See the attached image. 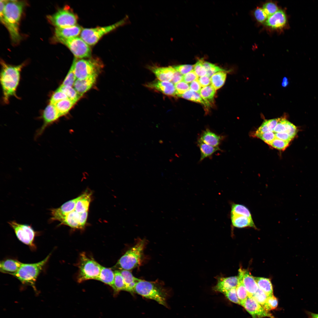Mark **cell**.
Here are the masks:
<instances>
[{
  "label": "cell",
  "mask_w": 318,
  "mask_h": 318,
  "mask_svg": "<svg viewBox=\"0 0 318 318\" xmlns=\"http://www.w3.org/2000/svg\"><path fill=\"white\" fill-rule=\"evenodd\" d=\"M98 74H94L83 79H77L74 83V88L78 93L82 96L90 89L95 83Z\"/></svg>",
  "instance_id": "obj_21"
},
{
  "label": "cell",
  "mask_w": 318,
  "mask_h": 318,
  "mask_svg": "<svg viewBox=\"0 0 318 318\" xmlns=\"http://www.w3.org/2000/svg\"><path fill=\"white\" fill-rule=\"evenodd\" d=\"M58 42L66 45L77 58H90L91 56L90 48L81 37L77 36L61 39Z\"/></svg>",
  "instance_id": "obj_10"
},
{
  "label": "cell",
  "mask_w": 318,
  "mask_h": 318,
  "mask_svg": "<svg viewBox=\"0 0 318 318\" xmlns=\"http://www.w3.org/2000/svg\"><path fill=\"white\" fill-rule=\"evenodd\" d=\"M120 271L126 286L127 291L132 293H134L135 285L140 279L134 277L129 270H122Z\"/></svg>",
  "instance_id": "obj_29"
},
{
  "label": "cell",
  "mask_w": 318,
  "mask_h": 318,
  "mask_svg": "<svg viewBox=\"0 0 318 318\" xmlns=\"http://www.w3.org/2000/svg\"><path fill=\"white\" fill-rule=\"evenodd\" d=\"M224 138V136L217 134L207 128L202 132L198 141L213 147H219Z\"/></svg>",
  "instance_id": "obj_19"
},
{
  "label": "cell",
  "mask_w": 318,
  "mask_h": 318,
  "mask_svg": "<svg viewBox=\"0 0 318 318\" xmlns=\"http://www.w3.org/2000/svg\"><path fill=\"white\" fill-rule=\"evenodd\" d=\"M289 143L275 138L270 145L278 150H284L288 145Z\"/></svg>",
  "instance_id": "obj_49"
},
{
  "label": "cell",
  "mask_w": 318,
  "mask_h": 318,
  "mask_svg": "<svg viewBox=\"0 0 318 318\" xmlns=\"http://www.w3.org/2000/svg\"><path fill=\"white\" fill-rule=\"evenodd\" d=\"M231 219L232 224L234 227L239 228L251 227L257 228L252 218L231 213Z\"/></svg>",
  "instance_id": "obj_22"
},
{
  "label": "cell",
  "mask_w": 318,
  "mask_h": 318,
  "mask_svg": "<svg viewBox=\"0 0 318 318\" xmlns=\"http://www.w3.org/2000/svg\"><path fill=\"white\" fill-rule=\"evenodd\" d=\"M74 210L68 214L60 224L65 225L77 229H82L80 223L81 214Z\"/></svg>",
  "instance_id": "obj_26"
},
{
  "label": "cell",
  "mask_w": 318,
  "mask_h": 318,
  "mask_svg": "<svg viewBox=\"0 0 318 318\" xmlns=\"http://www.w3.org/2000/svg\"><path fill=\"white\" fill-rule=\"evenodd\" d=\"M60 117L54 105L49 103L43 112L42 118L43 123L41 127L36 131L35 138L41 135L46 129Z\"/></svg>",
  "instance_id": "obj_12"
},
{
  "label": "cell",
  "mask_w": 318,
  "mask_h": 318,
  "mask_svg": "<svg viewBox=\"0 0 318 318\" xmlns=\"http://www.w3.org/2000/svg\"><path fill=\"white\" fill-rule=\"evenodd\" d=\"M8 223L20 241L28 246L31 249H35L34 241L37 233L31 226L19 223L15 221H9Z\"/></svg>",
  "instance_id": "obj_11"
},
{
  "label": "cell",
  "mask_w": 318,
  "mask_h": 318,
  "mask_svg": "<svg viewBox=\"0 0 318 318\" xmlns=\"http://www.w3.org/2000/svg\"><path fill=\"white\" fill-rule=\"evenodd\" d=\"M49 22L56 28H65L73 26L77 23V17L66 6L58 10L54 14L47 16Z\"/></svg>",
  "instance_id": "obj_9"
},
{
  "label": "cell",
  "mask_w": 318,
  "mask_h": 318,
  "mask_svg": "<svg viewBox=\"0 0 318 318\" xmlns=\"http://www.w3.org/2000/svg\"><path fill=\"white\" fill-rule=\"evenodd\" d=\"M254 16L257 20L260 23L265 21L268 16L262 8H258L254 11Z\"/></svg>",
  "instance_id": "obj_51"
},
{
  "label": "cell",
  "mask_w": 318,
  "mask_h": 318,
  "mask_svg": "<svg viewBox=\"0 0 318 318\" xmlns=\"http://www.w3.org/2000/svg\"><path fill=\"white\" fill-rule=\"evenodd\" d=\"M276 138L288 142L292 139L286 132H282L274 133Z\"/></svg>",
  "instance_id": "obj_53"
},
{
  "label": "cell",
  "mask_w": 318,
  "mask_h": 318,
  "mask_svg": "<svg viewBox=\"0 0 318 318\" xmlns=\"http://www.w3.org/2000/svg\"><path fill=\"white\" fill-rule=\"evenodd\" d=\"M242 306L250 314L252 318H275L252 297H248Z\"/></svg>",
  "instance_id": "obj_13"
},
{
  "label": "cell",
  "mask_w": 318,
  "mask_h": 318,
  "mask_svg": "<svg viewBox=\"0 0 318 318\" xmlns=\"http://www.w3.org/2000/svg\"><path fill=\"white\" fill-rule=\"evenodd\" d=\"M262 9L268 17L272 15L279 9L277 5L272 2H268L264 4Z\"/></svg>",
  "instance_id": "obj_45"
},
{
  "label": "cell",
  "mask_w": 318,
  "mask_h": 318,
  "mask_svg": "<svg viewBox=\"0 0 318 318\" xmlns=\"http://www.w3.org/2000/svg\"><path fill=\"white\" fill-rule=\"evenodd\" d=\"M198 77L193 70L183 76V81L187 83H191L198 80Z\"/></svg>",
  "instance_id": "obj_52"
},
{
  "label": "cell",
  "mask_w": 318,
  "mask_h": 318,
  "mask_svg": "<svg viewBox=\"0 0 318 318\" xmlns=\"http://www.w3.org/2000/svg\"><path fill=\"white\" fill-rule=\"evenodd\" d=\"M146 243L144 239L139 240L120 258L115 267L120 270L130 271L139 266L141 263Z\"/></svg>",
  "instance_id": "obj_4"
},
{
  "label": "cell",
  "mask_w": 318,
  "mask_h": 318,
  "mask_svg": "<svg viewBox=\"0 0 318 318\" xmlns=\"http://www.w3.org/2000/svg\"><path fill=\"white\" fill-rule=\"evenodd\" d=\"M58 88L67 95L68 99L75 103L82 96L72 87L61 85Z\"/></svg>",
  "instance_id": "obj_37"
},
{
  "label": "cell",
  "mask_w": 318,
  "mask_h": 318,
  "mask_svg": "<svg viewBox=\"0 0 318 318\" xmlns=\"http://www.w3.org/2000/svg\"><path fill=\"white\" fill-rule=\"evenodd\" d=\"M77 280L79 283L89 279H97L102 266L94 259L87 257L84 252L80 255Z\"/></svg>",
  "instance_id": "obj_7"
},
{
  "label": "cell",
  "mask_w": 318,
  "mask_h": 318,
  "mask_svg": "<svg viewBox=\"0 0 318 318\" xmlns=\"http://www.w3.org/2000/svg\"><path fill=\"white\" fill-rule=\"evenodd\" d=\"M82 29L77 25L65 28H56L54 32L55 39L58 42L61 39L77 37L81 33Z\"/></svg>",
  "instance_id": "obj_17"
},
{
  "label": "cell",
  "mask_w": 318,
  "mask_h": 318,
  "mask_svg": "<svg viewBox=\"0 0 318 318\" xmlns=\"http://www.w3.org/2000/svg\"><path fill=\"white\" fill-rule=\"evenodd\" d=\"M146 87L170 96L177 95L175 85L171 82L161 81L156 80L145 85Z\"/></svg>",
  "instance_id": "obj_15"
},
{
  "label": "cell",
  "mask_w": 318,
  "mask_h": 318,
  "mask_svg": "<svg viewBox=\"0 0 318 318\" xmlns=\"http://www.w3.org/2000/svg\"><path fill=\"white\" fill-rule=\"evenodd\" d=\"M177 96L200 103L203 105L206 109L210 107L211 106L203 99L199 93L193 91L190 89L183 94Z\"/></svg>",
  "instance_id": "obj_31"
},
{
  "label": "cell",
  "mask_w": 318,
  "mask_h": 318,
  "mask_svg": "<svg viewBox=\"0 0 318 318\" xmlns=\"http://www.w3.org/2000/svg\"><path fill=\"white\" fill-rule=\"evenodd\" d=\"M75 103L67 99L61 100L54 105L60 116L61 117L67 114Z\"/></svg>",
  "instance_id": "obj_32"
},
{
  "label": "cell",
  "mask_w": 318,
  "mask_h": 318,
  "mask_svg": "<svg viewBox=\"0 0 318 318\" xmlns=\"http://www.w3.org/2000/svg\"><path fill=\"white\" fill-rule=\"evenodd\" d=\"M255 135L269 145L276 138L274 133L270 131L262 133H255Z\"/></svg>",
  "instance_id": "obj_44"
},
{
  "label": "cell",
  "mask_w": 318,
  "mask_h": 318,
  "mask_svg": "<svg viewBox=\"0 0 318 318\" xmlns=\"http://www.w3.org/2000/svg\"><path fill=\"white\" fill-rule=\"evenodd\" d=\"M134 292L146 298L154 300L165 306L168 296L167 289L158 282L140 279L135 287Z\"/></svg>",
  "instance_id": "obj_3"
},
{
  "label": "cell",
  "mask_w": 318,
  "mask_h": 318,
  "mask_svg": "<svg viewBox=\"0 0 318 318\" xmlns=\"http://www.w3.org/2000/svg\"><path fill=\"white\" fill-rule=\"evenodd\" d=\"M114 272L115 277L114 286L112 288L115 294L121 290L127 291V287L124 278L120 270Z\"/></svg>",
  "instance_id": "obj_36"
},
{
  "label": "cell",
  "mask_w": 318,
  "mask_h": 318,
  "mask_svg": "<svg viewBox=\"0 0 318 318\" xmlns=\"http://www.w3.org/2000/svg\"><path fill=\"white\" fill-rule=\"evenodd\" d=\"M242 282L246 290L249 297H252L259 288L254 277L247 271L244 270Z\"/></svg>",
  "instance_id": "obj_24"
},
{
  "label": "cell",
  "mask_w": 318,
  "mask_h": 318,
  "mask_svg": "<svg viewBox=\"0 0 318 318\" xmlns=\"http://www.w3.org/2000/svg\"><path fill=\"white\" fill-rule=\"evenodd\" d=\"M173 67L176 71L183 75L192 71L194 69V65L191 64L179 65Z\"/></svg>",
  "instance_id": "obj_50"
},
{
  "label": "cell",
  "mask_w": 318,
  "mask_h": 318,
  "mask_svg": "<svg viewBox=\"0 0 318 318\" xmlns=\"http://www.w3.org/2000/svg\"><path fill=\"white\" fill-rule=\"evenodd\" d=\"M1 64L0 82L3 92V99L4 102L7 103L11 97L16 96V89L19 81L20 72L24 64L13 66L3 61H1Z\"/></svg>",
  "instance_id": "obj_2"
},
{
  "label": "cell",
  "mask_w": 318,
  "mask_h": 318,
  "mask_svg": "<svg viewBox=\"0 0 318 318\" xmlns=\"http://www.w3.org/2000/svg\"><path fill=\"white\" fill-rule=\"evenodd\" d=\"M309 318H318V314L308 312L307 313Z\"/></svg>",
  "instance_id": "obj_58"
},
{
  "label": "cell",
  "mask_w": 318,
  "mask_h": 318,
  "mask_svg": "<svg viewBox=\"0 0 318 318\" xmlns=\"http://www.w3.org/2000/svg\"><path fill=\"white\" fill-rule=\"evenodd\" d=\"M216 90L211 85L201 89L199 94L203 99L210 105L214 102Z\"/></svg>",
  "instance_id": "obj_34"
},
{
  "label": "cell",
  "mask_w": 318,
  "mask_h": 318,
  "mask_svg": "<svg viewBox=\"0 0 318 318\" xmlns=\"http://www.w3.org/2000/svg\"><path fill=\"white\" fill-rule=\"evenodd\" d=\"M244 270L240 268L238 270V282L236 288L237 294L240 302V305L242 306L246 299L248 297V292L242 282V278Z\"/></svg>",
  "instance_id": "obj_28"
},
{
  "label": "cell",
  "mask_w": 318,
  "mask_h": 318,
  "mask_svg": "<svg viewBox=\"0 0 318 318\" xmlns=\"http://www.w3.org/2000/svg\"><path fill=\"white\" fill-rule=\"evenodd\" d=\"M202 63L206 71V75L210 78L213 74L221 71L227 72L224 69L215 64L204 61L202 59Z\"/></svg>",
  "instance_id": "obj_39"
},
{
  "label": "cell",
  "mask_w": 318,
  "mask_h": 318,
  "mask_svg": "<svg viewBox=\"0 0 318 318\" xmlns=\"http://www.w3.org/2000/svg\"><path fill=\"white\" fill-rule=\"evenodd\" d=\"M236 288H233L228 290L223 294L230 301L238 304L240 305V302L238 297Z\"/></svg>",
  "instance_id": "obj_47"
},
{
  "label": "cell",
  "mask_w": 318,
  "mask_h": 318,
  "mask_svg": "<svg viewBox=\"0 0 318 318\" xmlns=\"http://www.w3.org/2000/svg\"><path fill=\"white\" fill-rule=\"evenodd\" d=\"M22 264L16 259H6L1 261L0 270L3 273L12 275L17 272Z\"/></svg>",
  "instance_id": "obj_23"
},
{
  "label": "cell",
  "mask_w": 318,
  "mask_h": 318,
  "mask_svg": "<svg viewBox=\"0 0 318 318\" xmlns=\"http://www.w3.org/2000/svg\"><path fill=\"white\" fill-rule=\"evenodd\" d=\"M289 84V81L287 77H284L283 78L281 83L282 86L285 87L287 86Z\"/></svg>",
  "instance_id": "obj_59"
},
{
  "label": "cell",
  "mask_w": 318,
  "mask_h": 318,
  "mask_svg": "<svg viewBox=\"0 0 318 318\" xmlns=\"http://www.w3.org/2000/svg\"><path fill=\"white\" fill-rule=\"evenodd\" d=\"M77 79H83L95 74H98L102 67L99 59L74 58L72 65Z\"/></svg>",
  "instance_id": "obj_6"
},
{
  "label": "cell",
  "mask_w": 318,
  "mask_h": 318,
  "mask_svg": "<svg viewBox=\"0 0 318 318\" xmlns=\"http://www.w3.org/2000/svg\"><path fill=\"white\" fill-rule=\"evenodd\" d=\"M238 282V276L218 278L217 283L213 290L223 294L231 289L236 288Z\"/></svg>",
  "instance_id": "obj_20"
},
{
  "label": "cell",
  "mask_w": 318,
  "mask_h": 318,
  "mask_svg": "<svg viewBox=\"0 0 318 318\" xmlns=\"http://www.w3.org/2000/svg\"><path fill=\"white\" fill-rule=\"evenodd\" d=\"M88 211L81 213L80 218V223L82 229L85 228L88 216Z\"/></svg>",
  "instance_id": "obj_57"
},
{
  "label": "cell",
  "mask_w": 318,
  "mask_h": 318,
  "mask_svg": "<svg viewBox=\"0 0 318 318\" xmlns=\"http://www.w3.org/2000/svg\"><path fill=\"white\" fill-rule=\"evenodd\" d=\"M287 22V18L285 11L279 9L275 13L268 17L264 22L265 25L273 29L284 27Z\"/></svg>",
  "instance_id": "obj_16"
},
{
  "label": "cell",
  "mask_w": 318,
  "mask_h": 318,
  "mask_svg": "<svg viewBox=\"0 0 318 318\" xmlns=\"http://www.w3.org/2000/svg\"><path fill=\"white\" fill-rule=\"evenodd\" d=\"M114 272L111 269L102 266L100 274L96 280L99 281L111 286H114Z\"/></svg>",
  "instance_id": "obj_27"
},
{
  "label": "cell",
  "mask_w": 318,
  "mask_h": 318,
  "mask_svg": "<svg viewBox=\"0 0 318 318\" xmlns=\"http://www.w3.org/2000/svg\"><path fill=\"white\" fill-rule=\"evenodd\" d=\"M226 72L221 71L213 74L211 77V85L217 90L224 85L226 77Z\"/></svg>",
  "instance_id": "obj_35"
},
{
  "label": "cell",
  "mask_w": 318,
  "mask_h": 318,
  "mask_svg": "<svg viewBox=\"0 0 318 318\" xmlns=\"http://www.w3.org/2000/svg\"><path fill=\"white\" fill-rule=\"evenodd\" d=\"M68 99L67 95L58 88L52 94L49 103L54 105L58 102Z\"/></svg>",
  "instance_id": "obj_42"
},
{
  "label": "cell",
  "mask_w": 318,
  "mask_h": 318,
  "mask_svg": "<svg viewBox=\"0 0 318 318\" xmlns=\"http://www.w3.org/2000/svg\"><path fill=\"white\" fill-rule=\"evenodd\" d=\"M259 287L268 296L273 295L271 283L269 279L260 277H254Z\"/></svg>",
  "instance_id": "obj_33"
},
{
  "label": "cell",
  "mask_w": 318,
  "mask_h": 318,
  "mask_svg": "<svg viewBox=\"0 0 318 318\" xmlns=\"http://www.w3.org/2000/svg\"><path fill=\"white\" fill-rule=\"evenodd\" d=\"M189 85L190 90L199 93L201 89V86L198 79L193 81Z\"/></svg>",
  "instance_id": "obj_54"
},
{
  "label": "cell",
  "mask_w": 318,
  "mask_h": 318,
  "mask_svg": "<svg viewBox=\"0 0 318 318\" xmlns=\"http://www.w3.org/2000/svg\"><path fill=\"white\" fill-rule=\"evenodd\" d=\"M51 254L42 261L32 264L22 263L20 268L12 275L18 279L23 284L29 285L36 290L35 286L37 279L43 268L47 263Z\"/></svg>",
  "instance_id": "obj_5"
},
{
  "label": "cell",
  "mask_w": 318,
  "mask_h": 318,
  "mask_svg": "<svg viewBox=\"0 0 318 318\" xmlns=\"http://www.w3.org/2000/svg\"><path fill=\"white\" fill-rule=\"evenodd\" d=\"M268 296L259 288L252 297L263 307L266 303Z\"/></svg>",
  "instance_id": "obj_41"
},
{
  "label": "cell",
  "mask_w": 318,
  "mask_h": 318,
  "mask_svg": "<svg viewBox=\"0 0 318 318\" xmlns=\"http://www.w3.org/2000/svg\"><path fill=\"white\" fill-rule=\"evenodd\" d=\"M76 78L73 67L72 65L67 74L61 85L72 87L76 80Z\"/></svg>",
  "instance_id": "obj_40"
},
{
  "label": "cell",
  "mask_w": 318,
  "mask_h": 318,
  "mask_svg": "<svg viewBox=\"0 0 318 318\" xmlns=\"http://www.w3.org/2000/svg\"><path fill=\"white\" fill-rule=\"evenodd\" d=\"M177 96L183 94L190 90L189 85L184 81H182L175 85Z\"/></svg>",
  "instance_id": "obj_48"
},
{
  "label": "cell",
  "mask_w": 318,
  "mask_h": 318,
  "mask_svg": "<svg viewBox=\"0 0 318 318\" xmlns=\"http://www.w3.org/2000/svg\"><path fill=\"white\" fill-rule=\"evenodd\" d=\"M278 305V300L273 295L268 296L265 304L263 306L267 311L275 309Z\"/></svg>",
  "instance_id": "obj_43"
},
{
  "label": "cell",
  "mask_w": 318,
  "mask_h": 318,
  "mask_svg": "<svg viewBox=\"0 0 318 318\" xmlns=\"http://www.w3.org/2000/svg\"><path fill=\"white\" fill-rule=\"evenodd\" d=\"M193 70L198 77L206 75V71L202 63V59L199 60L194 65Z\"/></svg>",
  "instance_id": "obj_46"
},
{
  "label": "cell",
  "mask_w": 318,
  "mask_h": 318,
  "mask_svg": "<svg viewBox=\"0 0 318 318\" xmlns=\"http://www.w3.org/2000/svg\"><path fill=\"white\" fill-rule=\"evenodd\" d=\"M125 22L126 19L125 18L108 26L82 29L80 37L89 45H94L104 35L123 25Z\"/></svg>",
  "instance_id": "obj_8"
},
{
  "label": "cell",
  "mask_w": 318,
  "mask_h": 318,
  "mask_svg": "<svg viewBox=\"0 0 318 318\" xmlns=\"http://www.w3.org/2000/svg\"><path fill=\"white\" fill-rule=\"evenodd\" d=\"M197 144L201 153L200 161L211 157L216 151L221 150L219 147H213L203 142L198 141Z\"/></svg>",
  "instance_id": "obj_30"
},
{
  "label": "cell",
  "mask_w": 318,
  "mask_h": 318,
  "mask_svg": "<svg viewBox=\"0 0 318 318\" xmlns=\"http://www.w3.org/2000/svg\"><path fill=\"white\" fill-rule=\"evenodd\" d=\"M79 198V196L65 202L59 207L51 209L50 221H57L61 222L68 214L74 210Z\"/></svg>",
  "instance_id": "obj_14"
},
{
  "label": "cell",
  "mask_w": 318,
  "mask_h": 318,
  "mask_svg": "<svg viewBox=\"0 0 318 318\" xmlns=\"http://www.w3.org/2000/svg\"><path fill=\"white\" fill-rule=\"evenodd\" d=\"M91 193L86 191L79 196L75 207L74 210L79 213L88 211L91 201Z\"/></svg>",
  "instance_id": "obj_25"
},
{
  "label": "cell",
  "mask_w": 318,
  "mask_h": 318,
  "mask_svg": "<svg viewBox=\"0 0 318 318\" xmlns=\"http://www.w3.org/2000/svg\"><path fill=\"white\" fill-rule=\"evenodd\" d=\"M25 5L22 1L6 0L1 21L6 27L12 41L17 43L21 37L19 31V22Z\"/></svg>",
  "instance_id": "obj_1"
},
{
  "label": "cell",
  "mask_w": 318,
  "mask_h": 318,
  "mask_svg": "<svg viewBox=\"0 0 318 318\" xmlns=\"http://www.w3.org/2000/svg\"><path fill=\"white\" fill-rule=\"evenodd\" d=\"M183 76L182 74L175 70L171 82L175 84L183 80Z\"/></svg>",
  "instance_id": "obj_56"
},
{
  "label": "cell",
  "mask_w": 318,
  "mask_h": 318,
  "mask_svg": "<svg viewBox=\"0 0 318 318\" xmlns=\"http://www.w3.org/2000/svg\"><path fill=\"white\" fill-rule=\"evenodd\" d=\"M231 213L252 218L251 213L249 209L244 205L241 204H232Z\"/></svg>",
  "instance_id": "obj_38"
},
{
  "label": "cell",
  "mask_w": 318,
  "mask_h": 318,
  "mask_svg": "<svg viewBox=\"0 0 318 318\" xmlns=\"http://www.w3.org/2000/svg\"><path fill=\"white\" fill-rule=\"evenodd\" d=\"M148 68L161 81L171 82L175 70L173 66L160 67L156 66H148Z\"/></svg>",
  "instance_id": "obj_18"
},
{
  "label": "cell",
  "mask_w": 318,
  "mask_h": 318,
  "mask_svg": "<svg viewBox=\"0 0 318 318\" xmlns=\"http://www.w3.org/2000/svg\"><path fill=\"white\" fill-rule=\"evenodd\" d=\"M198 80L201 87H202L208 86L211 84L210 78L206 75L200 77Z\"/></svg>",
  "instance_id": "obj_55"
}]
</instances>
